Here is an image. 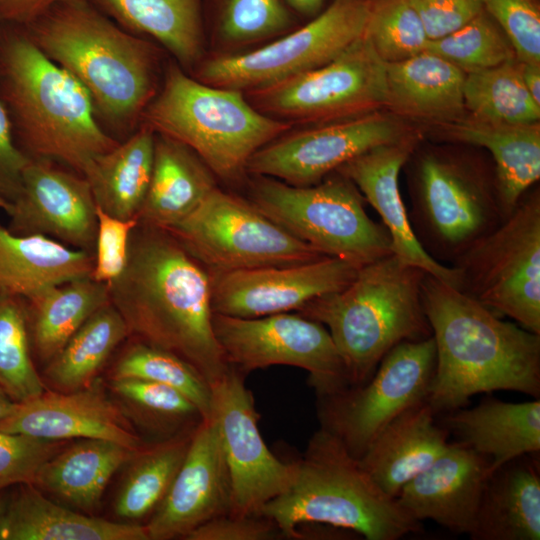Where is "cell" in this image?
Listing matches in <instances>:
<instances>
[{
  "mask_svg": "<svg viewBox=\"0 0 540 540\" xmlns=\"http://www.w3.org/2000/svg\"><path fill=\"white\" fill-rule=\"evenodd\" d=\"M97 235L90 277L110 284L118 278L127 264L129 244L139 220L119 219L97 207Z\"/></svg>",
  "mask_w": 540,
  "mask_h": 540,
  "instance_id": "47",
  "label": "cell"
},
{
  "mask_svg": "<svg viewBox=\"0 0 540 540\" xmlns=\"http://www.w3.org/2000/svg\"><path fill=\"white\" fill-rule=\"evenodd\" d=\"M0 102L31 158L83 175L119 143L101 126L87 90L35 45L22 24L0 23Z\"/></svg>",
  "mask_w": 540,
  "mask_h": 540,
  "instance_id": "4",
  "label": "cell"
},
{
  "mask_svg": "<svg viewBox=\"0 0 540 540\" xmlns=\"http://www.w3.org/2000/svg\"><path fill=\"white\" fill-rule=\"evenodd\" d=\"M231 509V482L211 415L194 430L185 459L163 501L144 525L149 540L185 539Z\"/></svg>",
  "mask_w": 540,
  "mask_h": 540,
  "instance_id": "20",
  "label": "cell"
},
{
  "mask_svg": "<svg viewBox=\"0 0 540 540\" xmlns=\"http://www.w3.org/2000/svg\"><path fill=\"white\" fill-rule=\"evenodd\" d=\"M1 540H149L144 525L109 521L53 502L34 484L8 500Z\"/></svg>",
  "mask_w": 540,
  "mask_h": 540,
  "instance_id": "28",
  "label": "cell"
},
{
  "mask_svg": "<svg viewBox=\"0 0 540 540\" xmlns=\"http://www.w3.org/2000/svg\"><path fill=\"white\" fill-rule=\"evenodd\" d=\"M364 36L384 62H397L426 50L429 38L409 0L371 3Z\"/></svg>",
  "mask_w": 540,
  "mask_h": 540,
  "instance_id": "43",
  "label": "cell"
},
{
  "mask_svg": "<svg viewBox=\"0 0 540 540\" xmlns=\"http://www.w3.org/2000/svg\"><path fill=\"white\" fill-rule=\"evenodd\" d=\"M7 504H8V500L4 498L3 496H0V540H1V535H2V529H3Z\"/></svg>",
  "mask_w": 540,
  "mask_h": 540,
  "instance_id": "55",
  "label": "cell"
},
{
  "mask_svg": "<svg viewBox=\"0 0 540 540\" xmlns=\"http://www.w3.org/2000/svg\"><path fill=\"white\" fill-rule=\"evenodd\" d=\"M120 27L152 37L184 66L202 51L201 0H89Z\"/></svg>",
  "mask_w": 540,
  "mask_h": 540,
  "instance_id": "33",
  "label": "cell"
},
{
  "mask_svg": "<svg viewBox=\"0 0 540 540\" xmlns=\"http://www.w3.org/2000/svg\"><path fill=\"white\" fill-rule=\"evenodd\" d=\"M30 301L34 346L48 363L90 316L110 303L109 287L82 277L51 287Z\"/></svg>",
  "mask_w": 540,
  "mask_h": 540,
  "instance_id": "36",
  "label": "cell"
},
{
  "mask_svg": "<svg viewBox=\"0 0 540 540\" xmlns=\"http://www.w3.org/2000/svg\"><path fill=\"white\" fill-rule=\"evenodd\" d=\"M215 177L190 148L155 133L151 178L139 222L163 229L178 223L217 187Z\"/></svg>",
  "mask_w": 540,
  "mask_h": 540,
  "instance_id": "27",
  "label": "cell"
},
{
  "mask_svg": "<svg viewBox=\"0 0 540 540\" xmlns=\"http://www.w3.org/2000/svg\"><path fill=\"white\" fill-rule=\"evenodd\" d=\"M292 463L290 484L259 513L282 536H298L302 524H324L367 540H397L420 530L421 522L383 492L359 459L327 430L320 427L303 456Z\"/></svg>",
  "mask_w": 540,
  "mask_h": 540,
  "instance_id": "6",
  "label": "cell"
},
{
  "mask_svg": "<svg viewBox=\"0 0 540 540\" xmlns=\"http://www.w3.org/2000/svg\"><path fill=\"white\" fill-rule=\"evenodd\" d=\"M22 25L35 45L87 90L101 126L127 137L138 128L158 92L154 45L89 0L56 2Z\"/></svg>",
  "mask_w": 540,
  "mask_h": 540,
  "instance_id": "3",
  "label": "cell"
},
{
  "mask_svg": "<svg viewBox=\"0 0 540 540\" xmlns=\"http://www.w3.org/2000/svg\"><path fill=\"white\" fill-rule=\"evenodd\" d=\"M108 287L129 335L178 355L210 386L230 369L213 330L209 273L167 230L139 222Z\"/></svg>",
  "mask_w": 540,
  "mask_h": 540,
  "instance_id": "1",
  "label": "cell"
},
{
  "mask_svg": "<svg viewBox=\"0 0 540 540\" xmlns=\"http://www.w3.org/2000/svg\"><path fill=\"white\" fill-rule=\"evenodd\" d=\"M412 148L411 143L403 139L383 144L349 160L336 171L348 178L366 203L379 214L390 234L394 255L457 288L455 270L424 251L409 222L408 208L400 193L399 175Z\"/></svg>",
  "mask_w": 540,
  "mask_h": 540,
  "instance_id": "23",
  "label": "cell"
},
{
  "mask_svg": "<svg viewBox=\"0 0 540 540\" xmlns=\"http://www.w3.org/2000/svg\"><path fill=\"white\" fill-rule=\"evenodd\" d=\"M370 5L368 0H333L309 23L268 45L205 61L197 80L251 91L320 67L364 34Z\"/></svg>",
  "mask_w": 540,
  "mask_h": 540,
  "instance_id": "13",
  "label": "cell"
},
{
  "mask_svg": "<svg viewBox=\"0 0 540 540\" xmlns=\"http://www.w3.org/2000/svg\"><path fill=\"white\" fill-rule=\"evenodd\" d=\"M358 269L324 256L298 264L208 272L212 310L241 318L297 312L312 299L347 286Z\"/></svg>",
  "mask_w": 540,
  "mask_h": 540,
  "instance_id": "17",
  "label": "cell"
},
{
  "mask_svg": "<svg viewBox=\"0 0 540 540\" xmlns=\"http://www.w3.org/2000/svg\"><path fill=\"white\" fill-rule=\"evenodd\" d=\"M93 254L40 234L21 235L0 225V292L32 299L47 289L88 277Z\"/></svg>",
  "mask_w": 540,
  "mask_h": 540,
  "instance_id": "29",
  "label": "cell"
},
{
  "mask_svg": "<svg viewBox=\"0 0 540 540\" xmlns=\"http://www.w3.org/2000/svg\"><path fill=\"white\" fill-rule=\"evenodd\" d=\"M521 63H540V13L530 0H481Z\"/></svg>",
  "mask_w": 540,
  "mask_h": 540,
  "instance_id": "45",
  "label": "cell"
},
{
  "mask_svg": "<svg viewBox=\"0 0 540 540\" xmlns=\"http://www.w3.org/2000/svg\"><path fill=\"white\" fill-rule=\"evenodd\" d=\"M335 172L310 186L252 175L247 199L262 214L324 256L360 268L393 254L385 226L369 217L366 201L357 187Z\"/></svg>",
  "mask_w": 540,
  "mask_h": 540,
  "instance_id": "8",
  "label": "cell"
},
{
  "mask_svg": "<svg viewBox=\"0 0 540 540\" xmlns=\"http://www.w3.org/2000/svg\"><path fill=\"white\" fill-rule=\"evenodd\" d=\"M129 331L117 309L108 303L71 336L48 362L46 379L61 392L91 385L114 349Z\"/></svg>",
  "mask_w": 540,
  "mask_h": 540,
  "instance_id": "37",
  "label": "cell"
},
{
  "mask_svg": "<svg viewBox=\"0 0 540 540\" xmlns=\"http://www.w3.org/2000/svg\"><path fill=\"white\" fill-rule=\"evenodd\" d=\"M293 9L304 14L313 15L320 10L324 0H285Z\"/></svg>",
  "mask_w": 540,
  "mask_h": 540,
  "instance_id": "53",
  "label": "cell"
},
{
  "mask_svg": "<svg viewBox=\"0 0 540 540\" xmlns=\"http://www.w3.org/2000/svg\"><path fill=\"white\" fill-rule=\"evenodd\" d=\"M111 378H137L170 386L191 400L204 418L211 416L210 384L190 363L168 350L138 340L118 359Z\"/></svg>",
  "mask_w": 540,
  "mask_h": 540,
  "instance_id": "40",
  "label": "cell"
},
{
  "mask_svg": "<svg viewBox=\"0 0 540 540\" xmlns=\"http://www.w3.org/2000/svg\"><path fill=\"white\" fill-rule=\"evenodd\" d=\"M429 40L444 37L482 12L481 0H409Z\"/></svg>",
  "mask_w": 540,
  "mask_h": 540,
  "instance_id": "49",
  "label": "cell"
},
{
  "mask_svg": "<svg viewBox=\"0 0 540 540\" xmlns=\"http://www.w3.org/2000/svg\"><path fill=\"white\" fill-rule=\"evenodd\" d=\"M78 440L49 458L33 484L72 508L91 514L110 479L138 450L105 439Z\"/></svg>",
  "mask_w": 540,
  "mask_h": 540,
  "instance_id": "30",
  "label": "cell"
},
{
  "mask_svg": "<svg viewBox=\"0 0 540 540\" xmlns=\"http://www.w3.org/2000/svg\"><path fill=\"white\" fill-rule=\"evenodd\" d=\"M155 132L146 124L97 156L83 176L98 208L119 219H138L150 183Z\"/></svg>",
  "mask_w": 540,
  "mask_h": 540,
  "instance_id": "32",
  "label": "cell"
},
{
  "mask_svg": "<svg viewBox=\"0 0 540 540\" xmlns=\"http://www.w3.org/2000/svg\"><path fill=\"white\" fill-rule=\"evenodd\" d=\"M450 134L490 153L506 217L540 178V126L481 120L455 126Z\"/></svg>",
  "mask_w": 540,
  "mask_h": 540,
  "instance_id": "31",
  "label": "cell"
},
{
  "mask_svg": "<svg viewBox=\"0 0 540 540\" xmlns=\"http://www.w3.org/2000/svg\"><path fill=\"white\" fill-rule=\"evenodd\" d=\"M245 376L233 367L211 384V415L218 425L231 482V514L259 515L290 484L293 463L279 460L258 428L259 414Z\"/></svg>",
  "mask_w": 540,
  "mask_h": 540,
  "instance_id": "16",
  "label": "cell"
},
{
  "mask_svg": "<svg viewBox=\"0 0 540 540\" xmlns=\"http://www.w3.org/2000/svg\"><path fill=\"white\" fill-rule=\"evenodd\" d=\"M34 159L24 170L21 191L11 203L12 232L40 234L91 253L97 235V205L87 179Z\"/></svg>",
  "mask_w": 540,
  "mask_h": 540,
  "instance_id": "19",
  "label": "cell"
},
{
  "mask_svg": "<svg viewBox=\"0 0 540 540\" xmlns=\"http://www.w3.org/2000/svg\"><path fill=\"white\" fill-rule=\"evenodd\" d=\"M65 444L0 432V491L12 485L33 484L42 465Z\"/></svg>",
  "mask_w": 540,
  "mask_h": 540,
  "instance_id": "46",
  "label": "cell"
},
{
  "mask_svg": "<svg viewBox=\"0 0 540 540\" xmlns=\"http://www.w3.org/2000/svg\"><path fill=\"white\" fill-rule=\"evenodd\" d=\"M59 1L68 0H0V23L25 24Z\"/></svg>",
  "mask_w": 540,
  "mask_h": 540,
  "instance_id": "51",
  "label": "cell"
},
{
  "mask_svg": "<svg viewBox=\"0 0 540 540\" xmlns=\"http://www.w3.org/2000/svg\"><path fill=\"white\" fill-rule=\"evenodd\" d=\"M213 330L228 364L244 375L273 365L304 369L317 397L349 386L324 325L299 313L241 318L213 313Z\"/></svg>",
  "mask_w": 540,
  "mask_h": 540,
  "instance_id": "14",
  "label": "cell"
},
{
  "mask_svg": "<svg viewBox=\"0 0 540 540\" xmlns=\"http://www.w3.org/2000/svg\"><path fill=\"white\" fill-rule=\"evenodd\" d=\"M407 211L421 247L446 265L506 218L497 177L433 151L414 162Z\"/></svg>",
  "mask_w": 540,
  "mask_h": 540,
  "instance_id": "9",
  "label": "cell"
},
{
  "mask_svg": "<svg viewBox=\"0 0 540 540\" xmlns=\"http://www.w3.org/2000/svg\"><path fill=\"white\" fill-rule=\"evenodd\" d=\"M290 23L284 0H223L219 17L221 35L233 43L277 34Z\"/></svg>",
  "mask_w": 540,
  "mask_h": 540,
  "instance_id": "44",
  "label": "cell"
},
{
  "mask_svg": "<svg viewBox=\"0 0 540 540\" xmlns=\"http://www.w3.org/2000/svg\"><path fill=\"white\" fill-rule=\"evenodd\" d=\"M426 399L389 422L359 458L378 487L396 498L402 487L428 468L448 447L450 432L436 422Z\"/></svg>",
  "mask_w": 540,
  "mask_h": 540,
  "instance_id": "24",
  "label": "cell"
},
{
  "mask_svg": "<svg viewBox=\"0 0 540 540\" xmlns=\"http://www.w3.org/2000/svg\"><path fill=\"white\" fill-rule=\"evenodd\" d=\"M435 366L432 335L396 345L365 383L318 397L320 427L359 459L389 422L426 399Z\"/></svg>",
  "mask_w": 540,
  "mask_h": 540,
  "instance_id": "12",
  "label": "cell"
},
{
  "mask_svg": "<svg viewBox=\"0 0 540 540\" xmlns=\"http://www.w3.org/2000/svg\"><path fill=\"white\" fill-rule=\"evenodd\" d=\"M445 427L456 440L485 456L495 470L519 456L540 452V400L522 403L487 398L449 412Z\"/></svg>",
  "mask_w": 540,
  "mask_h": 540,
  "instance_id": "26",
  "label": "cell"
},
{
  "mask_svg": "<svg viewBox=\"0 0 540 540\" xmlns=\"http://www.w3.org/2000/svg\"><path fill=\"white\" fill-rule=\"evenodd\" d=\"M468 535L473 540L540 539L539 452L492 471Z\"/></svg>",
  "mask_w": 540,
  "mask_h": 540,
  "instance_id": "25",
  "label": "cell"
},
{
  "mask_svg": "<svg viewBox=\"0 0 540 540\" xmlns=\"http://www.w3.org/2000/svg\"><path fill=\"white\" fill-rule=\"evenodd\" d=\"M0 386L15 402L45 392L30 354L26 314L16 296L0 292Z\"/></svg>",
  "mask_w": 540,
  "mask_h": 540,
  "instance_id": "41",
  "label": "cell"
},
{
  "mask_svg": "<svg viewBox=\"0 0 540 540\" xmlns=\"http://www.w3.org/2000/svg\"><path fill=\"white\" fill-rule=\"evenodd\" d=\"M195 429L145 444L135 452L125 464L114 497L113 508L118 518L137 521L153 514L185 459Z\"/></svg>",
  "mask_w": 540,
  "mask_h": 540,
  "instance_id": "35",
  "label": "cell"
},
{
  "mask_svg": "<svg viewBox=\"0 0 540 540\" xmlns=\"http://www.w3.org/2000/svg\"><path fill=\"white\" fill-rule=\"evenodd\" d=\"M457 289L540 334V196L528 192L494 230L450 264Z\"/></svg>",
  "mask_w": 540,
  "mask_h": 540,
  "instance_id": "10",
  "label": "cell"
},
{
  "mask_svg": "<svg viewBox=\"0 0 540 540\" xmlns=\"http://www.w3.org/2000/svg\"><path fill=\"white\" fill-rule=\"evenodd\" d=\"M165 230L208 272L298 264L324 257L262 214L247 198L218 186L192 213Z\"/></svg>",
  "mask_w": 540,
  "mask_h": 540,
  "instance_id": "11",
  "label": "cell"
},
{
  "mask_svg": "<svg viewBox=\"0 0 540 540\" xmlns=\"http://www.w3.org/2000/svg\"><path fill=\"white\" fill-rule=\"evenodd\" d=\"M492 471L488 458L453 441L402 487L396 500L418 522L429 519L453 532L468 534Z\"/></svg>",
  "mask_w": 540,
  "mask_h": 540,
  "instance_id": "22",
  "label": "cell"
},
{
  "mask_svg": "<svg viewBox=\"0 0 540 540\" xmlns=\"http://www.w3.org/2000/svg\"><path fill=\"white\" fill-rule=\"evenodd\" d=\"M521 75L526 89L533 100L540 105V66L539 64L521 63Z\"/></svg>",
  "mask_w": 540,
  "mask_h": 540,
  "instance_id": "52",
  "label": "cell"
},
{
  "mask_svg": "<svg viewBox=\"0 0 540 540\" xmlns=\"http://www.w3.org/2000/svg\"><path fill=\"white\" fill-rule=\"evenodd\" d=\"M387 100L409 112L446 116L464 106L466 73L448 60L423 51L397 62H385Z\"/></svg>",
  "mask_w": 540,
  "mask_h": 540,
  "instance_id": "34",
  "label": "cell"
},
{
  "mask_svg": "<svg viewBox=\"0 0 540 540\" xmlns=\"http://www.w3.org/2000/svg\"><path fill=\"white\" fill-rule=\"evenodd\" d=\"M282 535L276 525L262 515L217 516L186 536V540H270Z\"/></svg>",
  "mask_w": 540,
  "mask_h": 540,
  "instance_id": "48",
  "label": "cell"
},
{
  "mask_svg": "<svg viewBox=\"0 0 540 540\" xmlns=\"http://www.w3.org/2000/svg\"><path fill=\"white\" fill-rule=\"evenodd\" d=\"M0 432L52 441L105 439L132 450L146 444L98 378L79 390L45 391L28 401L15 402L0 420Z\"/></svg>",
  "mask_w": 540,
  "mask_h": 540,
  "instance_id": "21",
  "label": "cell"
},
{
  "mask_svg": "<svg viewBox=\"0 0 540 540\" xmlns=\"http://www.w3.org/2000/svg\"><path fill=\"white\" fill-rule=\"evenodd\" d=\"M32 160L16 142L7 111L0 102V198L12 203L21 191L23 173Z\"/></svg>",
  "mask_w": 540,
  "mask_h": 540,
  "instance_id": "50",
  "label": "cell"
},
{
  "mask_svg": "<svg viewBox=\"0 0 540 540\" xmlns=\"http://www.w3.org/2000/svg\"><path fill=\"white\" fill-rule=\"evenodd\" d=\"M241 92L205 84L170 64L140 123L190 148L216 177L237 181L255 152L291 129Z\"/></svg>",
  "mask_w": 540,
  "mask_h": 540,
  "instance_id": "7",
  "label": "cell"
},
{
  "mask_svg": "<svg viewBox=\"0 0 540 540\" xmlns=\"http://www.w3.org/2000/svg\"><path fill=\"white\" fill-rule=\"evenodd\" d=\"M422 305L436 348L426 401L437 415L479 393L509 390L539 399L540 334L503 320L426 273Z\"/></svg>",
  "mask_w": 540,
  "mask_h": 540,
  "instance_id": "2",
  "label": "cell"
},
{
  "mask_svg": "<svg viewBox=\"0 0 540 540\" xmlns=\"http://www.w3.org/2000/svg\"><path fill=\"white\" fill-rule=\"evenodd\" d=\"M426 51L464 72L492 68L516 57L510 41L485 10L450 34L429 40Z\"/></svg>",
  "mask_w": 540,
  "mask_h": 540,
  "instance_id": "42",
  "label": "cell"
},
{
  "mask_svg": "<svg viewBox=\"0 0 540 540\" xmlns=\"http://www.w3.org/2000/svg\"><path fill=\"white\" fill-rule=\"evenodd\" d=\"M248 92L256 109L289 123L353 112L387 100L385 62L363 34L328 63Z\"/></svg>",
  "mask_w": 540,
  "mask_h": 540,
  "instance_id": "15",
  "label": "cell"
},
{
  "mask_svg": "<svg viewBox=\"0 0 540 540\" xmlns=\"http://www.w3.org/2000/svg\"><path fill=\"white\" fill-rule=\"evenodd\" d=\"M108 388L129 421L154 441L193 430L204 419L191 400L164 384L137 378H110Z\"/></svg>",
  "mask_w": 540,
  "mask_h": 540,
  "instance_id": "38",
  "label": "cell"
},
{
  "mask_svg": "<svg viewBox=\"0 0 540 540\" xmlns=\"http://www.w3.org/2000/svg\"><path fill=\"white\" fill-rule=\"evenodd\" d=\"M426 273L390 254L360 267L344 288L297 311L326 327L349 386L365 383L396 345L431 336L421 297Z\"/></svg>",
  "mask_w": 540,
  "mask_h": 540,
  "instance_id": "5",
  "label": "cell"
},
{
  "mask_svg": "<svg viewBox=\"0 0 540 540\" xmlns=\"http://www.w3.org/2000/svg\"><path fill=\"white\" fill-rule=\"evenodd\" d=\"M401 134L393 121L378 116L286 132L255 152L245 171L294 186H310L356 156L402 140Z\"/></svg>",
  "mask_w": 540,
  "mask_h": 540,
  "instance_id": "18",
  "label": "cell"
},
{
  "mask_svg": "<svg viewBox=\"0 0 540 540\" xmlns=\"http://www.w3.org/2000/svg\"><path fill=\"white\" fill-rule=\"evenodd\" d=\"M464 105L477 120L501 124L535 123L538 105L526 89L520 62L514 59L498 66L467 72L463 86Z\"/></svg>",
  "mask_w": 540,
  "mask_h": 540,
  "instance_id": "39",
  "label": "cell"
},
{
  "mask_svg": "<svg viewBox=\"0 0 540 540\" xmlns=\"http://www.w3.org/2000/svg\"><path fill=\"white\" fill-rule=\"evenodd\" d=\"M14 405L15 401L0 386V420L9 414Z\"/></svg>",
  "mask_w": 540,
  "mask_h": 540,
  "instance_id": "54",
  "label": "cell"
},
{
  "mask_svg": "<svg viewBox=\"0 0 540 540\" xmlns=\"http://www.w3.org/2000/svg\"><path fill=\"white\" fill-rule=\"evenodd\" d=\"M0 208L3 209L4 211H6L7 213H9V211L11 209V203H9L8 201L0 198Z\"/></svg>",
  "mask_w": 540,
  "mask_h": 540,
  "instance_id": "56",
  "label": "cell"
}]
</instances>
